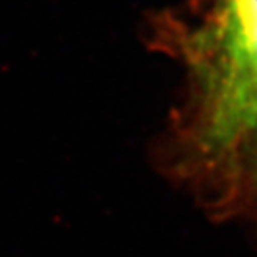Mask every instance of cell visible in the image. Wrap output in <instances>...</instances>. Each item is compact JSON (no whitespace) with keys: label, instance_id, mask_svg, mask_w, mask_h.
<instances>
[{"label":"cell","instance_id":"2","mask_svg":"<svg viewBox=\"0 0 257 257\" xmlns=\"http://www.w3.org/2000/svg\"><path fill=\"white\" fill-rule=\"evenodd\" d=\"M181 179L215 219L237 220L257 235V104L222 147Z\"/></svg>","mask_w":257,"mask_h":257},{"label":"cell","instance_id":"1","mask_svg":"<svg viewBox=\"0 0 257 257\" xmlns=\"http://www.w3.org/2000/svg\"><path fill=\"white\" fill-rule=\"evenodd\" d=\"M194 44L204 107L177 172L222 147L257 104V0H215Z\"/></svg>","mask_w":257,"mask_h":257}]
</instances>
